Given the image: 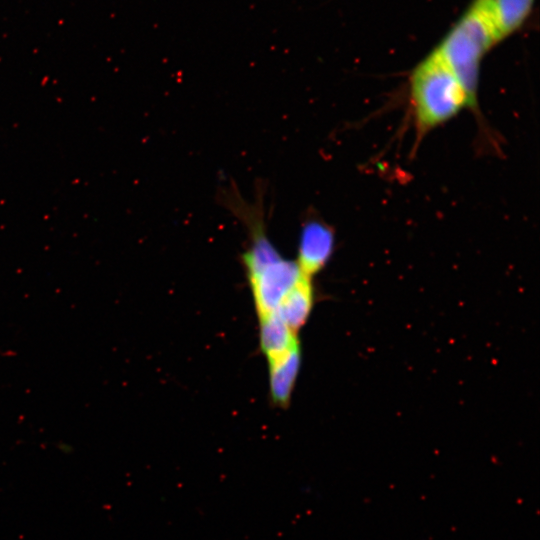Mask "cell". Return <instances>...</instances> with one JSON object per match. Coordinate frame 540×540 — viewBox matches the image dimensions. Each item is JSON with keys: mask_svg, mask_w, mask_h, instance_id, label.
Here are the masks:
<instances>
[{"mask_svg": "<svg viewBox=\"0 0 540 540\" xmlns=\"http://www.w3.org/2000/svg\"><path fill=\"white\" fill-rule=\"evenodd\" d=\"M532 2L533 0H478L475 6L487 17L500 39L522 23Z\"/></svg>", "mask_w": 540, "mask_h": 540, "instance_id": "8992f818", "label": "cell"}, {"mask_svg": "<svg viewBox=\"0 0 540 540\" xmlns=\"http://www.w3.org/2000/svg\"><path fill=\"white\" fill-rule=\"evenodd\" d=\"M314 300L312 279L304 276L284 296L276 312L288 327L297 334L307 322L314 306Z\"/></svg>", "mask_w": 540, "mask_h": 540, "instance_id": "52a82bcc", "label": "cell"}, {"mask_svg": "<svg viewBox=\"0 0 540 540\" xmlns=\"http://www.w3.org/2000/svg\"><path fill=\"white\" fill-rule=\"evenodd\" d=\"M268 362L269 392L273 403L282 408L289 405L301 366L300 344Z\"/></svg>", "mask_w": 540, "mask_h": 540, "instance_id": "5b68a950", "label": "cell"}, {"mask_svg": "<svg viewBox=\"0 0 540 540\" xmlns=\"http://www.w3.org/2000/svg\"><path fill=\"white\" fill-rule=\"evenodd\" d=\"M498 40L489 20L474 6L437 49L474 106L477 98L479 62L483 54Z\"/></svg>", "mask_w": 540, "mask_h": 540, "instance_id": "3957f363", "label": "cell"}, {"mask_svg": "<svg viewBox=\"0 0 540 540\" xmlns=\"http://www.w3.org/2000/svg\"><path fill=\"white\" fill-rule=\"evenodd\" d=\"M259 340L260 349L267 361L283 355L300 344L297 334L276 311L259 316Z\"/></svg>", "mask_w": 540, "mask_h": 540, "instance_id": "ba28073f", "label": "cell"}, {"mask_svg": "<svg viewBox=\"0 0 540 540\" xmlns=\"http://www.w3.org/2000/svg\"><path fill=\"white\" fill-rule=\"evenodd\" d=\"M335 246L333 229L322 220L309 219L300 230L298 256L301 272L312 279L330 260Z\"/></svg>", "mask_w": 540, "mask_h": 540, "instance_id": "277c9868", "label": "cell"}, {"mask_svg": "<svg viewBox=\"0 0 540 540\" xmlns=\"http://www.w3.org/2000/svg\"><path fill=\"white\" fill-rule=\"evenodd\" d=\"M262 204L243 202L239 196H233L230 202L248 230L249 245L242 261L258 317L276 311L284 296L305 276L297 262L284 258L269 239Z\"/></svg>", "mask_w": 540, "mask_h": 540, "instance_id": "6da1fadb", "label": "cell"}, {"mask_svg": "<svg viewBox=\"0 0 540 540\" xmlns=\"http://www.w3.org/2000/svg\"><path fill=\"white\" fill-rule=\"evenodd\" d=\"M409 94L419 133H426L449 121L463 109L474 107L467 92L437 50L413 71Z\"/></svg>", "mask_w": 540, "mask_h": 540, "instance_id": "7a4b0ae2", "label": "cell"}]
</instances>
